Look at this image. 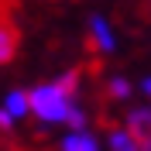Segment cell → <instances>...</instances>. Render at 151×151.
Masks as SVG:
<instances>
[{
  "instance_id": "cell-4",
  "label": "cell",
  "mask_w": 151,
  "mask_h": 151,
  "mask_svg": "<svg viewBox=\"0 0 151 151\" xmlns=\"http://www.w3.org/2000/svg\"><path fill=\"white\" fill-rule=\"evenodd\" d=\"M103 144H100V137H96L89 127H83V131H69L62 141H58V151H100Z\"/></svg>"
},
{
  "instance_id": "cell-3",
  "label": "cell",
  "mask_w": 151,
  "mask_h": 151,
  "mask_svg": "<svg viewBox=\"0 0 151 151\" xmlns=\"http://www.w3.org/2000/svg\"><path fill=\"white\" fill-rule=\"evenodd\" d=\"M124 127H127L141 144L151 148V106H134V110L127 113V124H124Z\"/></svg>"
},
{
  "instance_id": "cell-10",
  "label": "cell",
  "mask_w": 151,
  "mask_h": 151,
  "mask_svg": "<svg viewBox=\"0 0 151 151\" xmlns=\"http://www.w3.org/2000/svg\"><path fill=\"white\" fill-rule=\"evenodd\" d=\"M137 89H141V93H144V96H148V100H151V76H144L141 83H137Z\"/></svg>"
},
{
  "instance_id": "cell-9",
  "label": "cell",
  "mask_w": 151,
  "mask_h": 151,
  "mask_svg": "<svg viewBox=\"0 0 151 151\" xmlns=\"http://www.w3.org/2000/svg\"><path fill=\"white\" fill-rule=\"evenodd\" d=\"M14 124H17V120H14V117H10L4 106H0V131H4V134H7V131H14Z\"/></svg>"
},
{
  "instance_id": "cell-5",
  "label": "cell",
  "mask_w": 151,
  "mask_h": 151,
  "mask_svg": "<svg viewBox=\"0 0 151 151\" xmlns=\"http://www.w3.org/2000/svg\"><path fill=\"white\" fill-rule=\"evenodd\" d=\"M106 144H110V151H151L148 144H141L127 127H113V131L106 134Z\"/></svg>"
},
{
  "instance_id": "cell-8",
  "label": "cell",
  "mask_w": 151,
  "mask_h": 151,
  "mask_svg": "<svg viewBox=\"0 0 151 151\" xmlns=\"http://www.w3.org/2000/svg\"><path fill=\"white\" fill-rule=\"evenodd\" d=\"M106 89H110V96H113V100H127V96L134 93V86H131V79H127V76H110Z\"/></svg>"
},
{
  "instance_id": "cell-6",
  "label": "cell",
  "mask_w": 151,
  "mask_h": 151,
  "mask_svg": "<svg viewBox=\"0 0 151 151\" xmlns=\"http://www.w3.org/2000/svg\"><path fill=\"white\" fill-rule=\"evenodd\" d=\"M4 110L10 113V117H14V120H24V117H28L31 113V106H28V89H7V96H4Z\"/></svg>"
},
{
  "instance_id": "cell-2",
  "label": "cell",
  "mask_w": 151,
  "mask_h": 151,
  "mask_svg": "<svg viewBox=\"0 0 151 151\" xmlns=\"http://www.w3.org/2000/svg\"><path fill=\"white\" fill-rule=\"evenodd\" d=\"M86 28H89V41L100 55H113L117 52V35H113V24L103 17V14H89L86 21Z\"/></svg>"
},
{
  "instance_id": "cell-7",
  "label": "cell",
  "mask_w": 151,
  "mask_h": 151,
  "mask_svg": "<svg viewBox=\"0 0 151 151\" xmlns=\"http://www.w3.org/2000/svg\"><path fill=\"white\" fill-rule=\"evenodd\" d=\"M14 55H17V31L0 21V65H7Z\"/></svg>"
},
{
  "instance_id": "cell-1",
  "label": "cell",
  "mask_w": 151,
  "mask_h": 151,
  "mask_svg": "<svg viewBox=\"0 0 151 151\" xmlns=\"http://www.w3.org/2000/svg\"><path fill=\"white\" fill-rule=\"evenodd\" d=\"M79 83L83 76L79 69H69V72L55 76L52 83H38L35 89H28V106L41 124H65L69 113L79 106Z\"/></svg>"
}]
</instances>
